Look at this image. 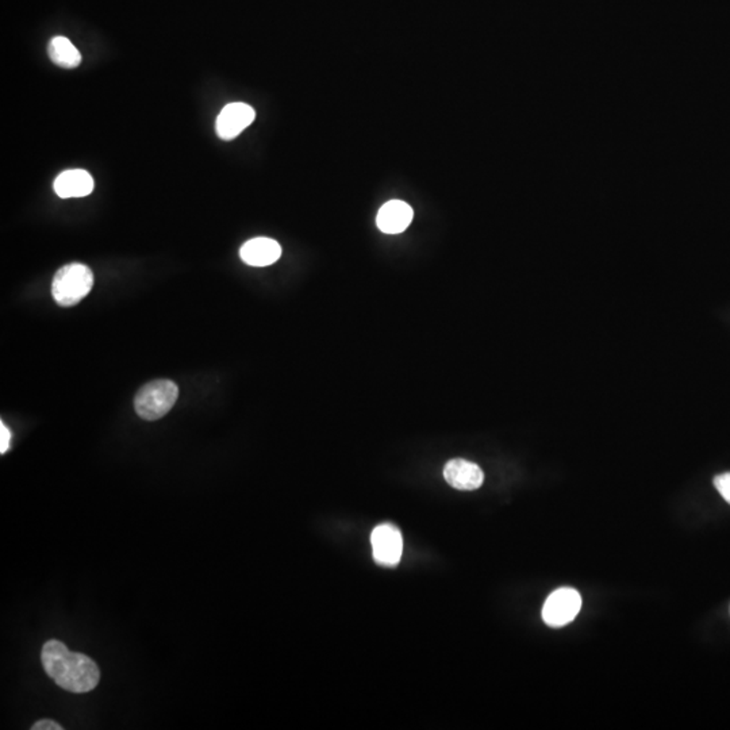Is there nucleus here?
Wrapping results in <instances>:
<instances>
[{
  "mask_svg": "<svg viewBox=\"0 0 730 730\" xmlns=\"http://www.w3.org/2000/svg\"><path fill=\"white\" fill-rule=\"evenodd\" d=\"M64 727L52 719H41L31 726V730H62Z\"/></svg>",
  "mask_w": 730,
  "mask_h": 730,
  "instance_id": "obj_14",
  "label": "nucleus"
},
{
  "mask_svg": "<svg viewBox=\"0 0 730 730\" xmlns=\"http://www.w3.org/2000/svg\"><path fill=\"white\" fill-rule=\"evenodd\" d=\"M373 559L383 567H395L400 562L403 552V538L397 526L381 523L376 526L371 535Z\"/></svg>",
  "mask_w": 730,
  "mask_h": 730,
  "instance_id": "obj_5",
  "label": "nucleus"
},
{
  "mask_svg": "<svg viewBox=\"0 0 730 730\" xmlns=\"http://www.w3.org/2000/svg\"><path fill=\"white\" fill-rule=\"evenodd\" d=\"M94 287V274L85 264L72 263L56 272L52 295L57 305L70 308L85 299Z\"/></svg>",
  "mask_w": 730,
  "mask_h": 730,
  "instance_id": "obj_2",
  "label": "nucleus"
},
{
  "mask_svg": "<svg viewBox=\"0 0 730 730\" xmlns=\"http://www.w3.org/2000/svg\"><path fill=\"white\" fill-rule=\"evenodd\" d=\"M179 398V387L160 379L145 384L135 398V413L145 421H157L168 414Z\"/></svg>",
  "mask_w": 730,
  "mask_h": 730,
  "instance_id": "obj_3",
  "label": "nucleus"
},
{
  "mask_svg": "<svg viewBox=\"0 0 730 730\" xmlns=\"http://www.w3.org/2000/svg\"><path fill=\"white\" fill-rule=\"evenodd\" d=\"M241 260L250 267H268L282 256V247L272 238L258 237L247 241L240 250Z\"/></svg>",
  "mask_w": 730,
  "mask_h": 730,
  "instance_id": "obj_9",
  "label": "nucleus"
},
{
  "mask_svg": "<svg viewBox=\"0 0 730 730\" xmlns=\"http://www.w3.org/2000/svg\"><path fill=\"white\" fill-rule=\"evenodd\" d=\"M48 54L52 62L64 70L78 68L81 62V54L70 39L57 36L51 39L48 45Z\"/></svg>",
  "mask_w": 730,
  "mask_h": 730,
  "instance_id": "obj_11",
  "label": "nucleus"
},
{
  "mask_svg": "<svg viewBox=\"0 0 730 730\" xmlns=\"http://www.w3.org/2000/svg\"><path fill=\"white\" fill-rule=\"evenodd\" d=\"M41 661L48 677L73 694L93 692L101 680V669L93 659L72 652L59 640H49L43 646Z\"/></svg>",
  "mask_w": 730,
  "mask_h": 730,
  "instance_id": "obj_1",
  "label": "nucleus"
},
{
  "mask_svg": "<svg viewBox=\"0 0 730 730\" xmlns=\"http://www.w3.org/2000/svg\"><path fill=\"white\" fill-rule=\"evenodd\" d=\"M95 187L93 176L85 169H68L54 180V193L62 199L83 198Z\"/></svg>",
  "mask_w": 730,
  "mask_h": 730,
  "instance_id": "obj_10",
  "label": "nucleus"
},
{
  "mask_svg": "<svg viewBox=\"0 0 730 730\" xmlns=\"http://www.w3.org/2000/svg\"><path fill=\"white\" fill-rule=\"evenodd\" d=\"M582 609V596L575 588L562 587L552 593L543 607V619L548 627H562L574 621Z\"/></svg>",
  "mask_w": 730,
  "mask_h": 730,
  "instance_id": "obj_4",
  "label": "nucleus"
},
{
  "mask_svg": "<svg viewBox=\"0 0 730 730\" xmlns=\"http://www.w3.org/2000/svg\"><path fill=\"white\" fill-rule=\"evenodd\" d=\"M255 118V109L250 104L242 102L226 104L217 118V135L224 141L234 140L252 125Z\"/></svg>",
  "mask_w": 730,
  "mask_h": 730,
  "instance_id": "obj_6",
  "label": "nucleus"
},
{
  "mask_svg": "<svg viewBox=\"0 0 730 730\" xmlns=\"http://www.w3.org/2000/svg\"><path fill=\"white\" fill-rule=\"evenodd\" d=\"M714 486H716L718 493L721 494L722 498L730 504V472L722 473L714 479Z\"/></svg>",
  "mask_w": 730,
  "mask_h": 730,
  "instance_id": "obj_12",
  "label": "nucleus"
},
{
  "mask_svg": "<svg viewBox=\"0 0 730 730\" xmlns=\"http://www.w3.org/2000/svg\"><path fill=\"white\" fill-rule=\"evenodd\" d=\"M444 478L456 490H478L484 481V473L475 463L464 459H454L444 467Z\"/></svg>",
  "mask_w": 730,
  "mask_h": 730,
  "instance_id": "obj_7",
  "label": "nucleus"
},
{
  "mask_svg": "<svg viewBox=\"0 0 730 730\" xmlns=\"http://www.w3.org/2000/svg\"><path fill=\"white\" fill-rule=\"evenodd\" d=\"M12 434L4 422H0V454L4 455L9 451Z\"/></svg>",
  "mask_w": 730,
  "mask_h": 730,
  "instance_id": "obj_13",
  "label": "nucleus"
},
{
  "mask_svg": "<svg viewBox=\"0 0 730 730\" xmlns=\"http://www.w3.org/2000/svg\"><path fill=\"white\" fill-rule=\"evenodd\" d=\"M414 211L403 201H390L381 206L376 217V225L386 234H399L412 224Z\"/></svg>",
  "mask_w": 730,
  "mask_h": 730,
  "instance_id": "obj_8",
  "label": "nucleus"
}]
</instances>
